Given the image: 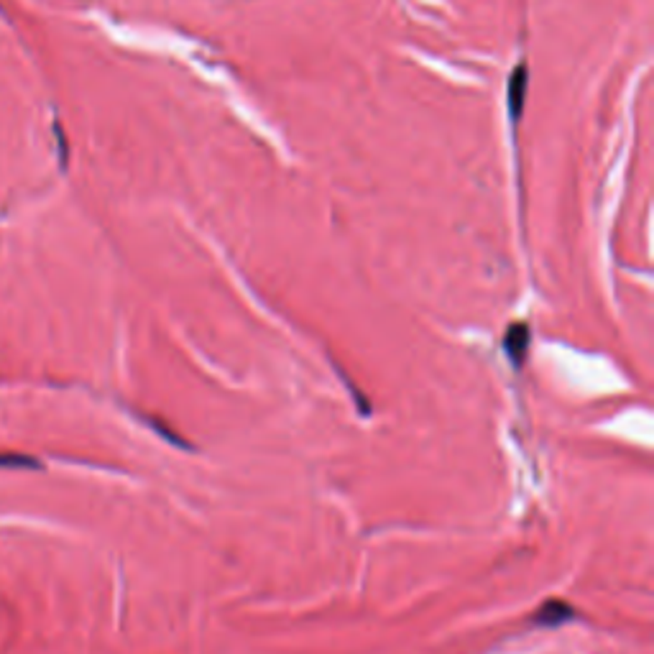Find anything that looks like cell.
<instances>
[{"instance_id": "1", "label": "cell", "mask_w": 654, "mask_h": 654, "mask_svg": "<svg viewBox=\"0 0 654 654\" xmlns=\"http://www.w3.org/2000/svg\"><path fill=\"white\" fill-rule=\"evenodd\" d=\"M575 616H578V611L570 606L568 601H563V598H547L540 609L529 616V624L540 626V629H557V626L572 621Z\"/></svg>"}, {"instance_id": "2", "label": "cell", "mask_w": 654, "mask_h": 654, "mask_svg": "<svg viewBox=\"0 0 654 654\" xmlns=\"http://www.w3.org/2000/svg\"><path fill=\"white\" fill-rule=\"evenodd\" d=\"M529 342H532V330L526 322H512L504 332V353L509 358L514 369L524 366L526 356H529Z\"/></svg>"}, {"instance_id": "3", "label": "cell", "mask_w": 654, "mask_h": 654, "mask_svg": "<svg viewBox=\"0 0 654 654\" xmlns=\"http://www.w3.org/2000/svg\"><path fill=\"white\" fill-rule=\"evenodd\" d=\"M526 82H529V70H526V62L522 59V64H516V70L509 74V115H512L514 130L519 126L522 108H524Z\"/></svg>"}, {"instance_id": "4", "label": "cell", "mask_w": 654, "mask_h": 654, "mask_svg": "<svg viewBox=\"0 0 654 654\" xmlns=\"http://www.w3.org/2000/svg\"><path fill=\"white\" fill-rule=\"evenodd\" d=\"M42 463L26 453H0V470H36Z\"/></svg>"}, {"instance_id": "5", "label": "cell", "mask_w": 654, "mask_h": 654, "mask_svg": "<svg viewBox=\"0 0 654 654\" xmlns=\"http://www.w3.org/2000/svg\"><path fill=\"white\" fill-rule=\"evenodd\" d=\"M54 133H57V143H59V161H62V169H67V139H64V130L54 126Z\"/></svg>"}]
</instances>
